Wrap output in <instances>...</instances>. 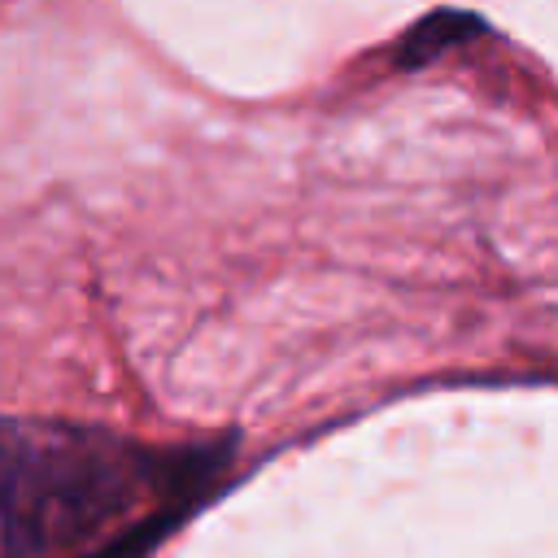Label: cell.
<instances>
[{"mask_svg":"<svg viewBox=\"0 0 558 558\" xmlns=\"http://www.w3.org/2000/svg\"><path fill=\"white\" fill-rule=\"evenodd\" d=\"M222 453L144 449L61 418H0V549L4 558L61 554L144 497L196 488Z\"/></svg>","mask_w":558,"mask_h":558,"instance_id":"obj_1","label":"cell"},{"mask_svg":"<svg viewBox=\"0 0 558 558\" xmlns=\"http://www.w3.org/2000/svg\"><path fill=\"white\" fill-rule=\"evenodd\" d=\"M475 31H484V22H480V17L458 13V9H440V13L423 17L418 26H410L405 48H401V61H405V65H423V61H432L436 52H445L449 44L471 39Z\"/></svg>","mask_w":558,"mask_h":558,"instance_id":"obj_2","label":"cell"},{"mask_svg":"<svg viewBox=\"0 0 558 558\" xmlns=\"http://www.w3.org/2000/svg\"><path fill=\"white\" fill-rule=\"evenodd\" d=\"M179 523V510H166V514H157V519H144L140 527H131L126 536H118V541H109L105 549H96L92 558H148V549L170 532Z\"/></svg>","mask_w":558,"mask_h":558,"instance_id":"obj_3","label":"cell"}]
</instances>
